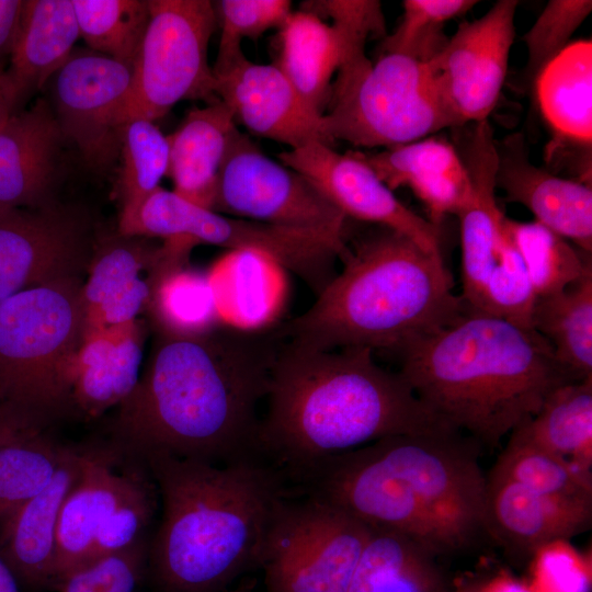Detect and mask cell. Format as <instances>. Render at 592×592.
<instances>
[{
    "mask_svg": "<svg viewBox=\"0 0 592 592\" xmlns=\"http://www.w3.org/2000/svg\"><path fill=\"white\" fill-rule=\"evenodd\" d=\"M503 229L526 267L537 297L556 294L592 273L591 253L537 221L503 217Z\"/></svg>",
    "mask_w": 592,
    "mask_h": 592,
    "instance_id": "cell-34",
    "label": "cell"
},
{
    "mask_svg": "<svg viewBox=\"0 0 592 592\" xmlns=\"http://www.w3.org/2000/svg\"><path fill=\"white\" fill-rule=\"evenodd\" d=\"M459 432L384 437L323 459L293 485L437 558L455 554L486 533L487 477Z\"/></svg>",
    "mask_w": 592,
    "mask_h": 592,
    "instance_id": "cell-2",
    "label": "cell"
},
{
    "mask_svg": "<svg viewBox=\"0 0 592 592\" xmlns=\"http://www.w3.org/2000/svg\"><path fill=\"white\" fill-rule=\"evenodd\" d=\"M81 286L77 276L57 278L0 303V399L45 424L71 406Z\"/></svg>",
    "mask_w": 592,
    "mask_h": 592,
    "instance_id": "cell-7",
    "label": "cell"
},
{
    "mask_svg": "<svg viewBox=\"0 0 592 592\" xmlns=\"http://www.w3.org/2000/svg\"><path fill=\"white\" fill-rule=\"evenodd\" d=\"M345 237L343 269L301 315L276 323L284 341L306 349L368 348L397 352L470 310L453 292L442 254L378 226Z\"/></svg>",
    "mask_w": 592,
    "mask_h": 592,
    "instance_id": "cell-6",
    "label": "cell"
},
{
    "mask_svg": "<svg viewBox=\"0 0 592 592\" xmlns=\"http://www.w3.org/2000/svg\"><path fill=\"white\" fill-rule=\"evenodd\" d=\"M69 447L42 432L0 445V523L45 489Z\"/></svg>",
    "mask_w": 592,
    "mask_h": 592,
    "instance_id": "cell-38",
    "label": "cell"
},
{
    "mask_svg": "<svg viewBox=\"0 0 592 592\" xmlns=\"http://www.w3.org/2000/svg\"><path fill=\"white\" fill-rule=\"evenodd\" d=\"M79 36L71 0H23L19 34L4 70L14 113L64 66Z\"/></svg>",
    "mask_w": 592,
    "mask_h": 592,
    "instance_id": "cell-26",
    "label": "cell"
},
{
    "mask_svg": "<svg viewBox=\"0 0 592 592\" xmlns=\"http://www.w3.org/2000/svg\"><path fill=\"white\" fill-rule=\"evenodd\" d=\"M592 523V500L531 490L506 479L487 478L485 532L508 553L532 557L542 546L570 539Z\"/></svg>",
    "mask_w": 592,
    "mask_h": 592,
    "instance_id": "cell-21",
    "label": "cell"
},
{
    "mask_svg": "<svg viewBox=\"0 0 592 592\" xmlns=\"http://www.w3.org/2000/svg\"><path fill=\"white\" fill-rule=\"evenodd\" d=\"M540 112L559 140L591 148L592 42L570 43L537 75Z\"/></svg>",
    "mask_w": 592,
    "mask_h": 592,
    "instance_id": "cell-30",
    "label": "cell"
},
{
    "mask_svg": "<svg viewBox=\"0 0 592 592\" xmlns=\"http://www.w3.org/2000/svg\"><path fill=\"white\" fill-rule=\"evenodd\" d=\"M225 592H255L254 582L242 581L236 588L227 589Z\"/></svg>",
    "mask_w": 592,
    "mask_h": 592,
    "instance_id": "cell-53",
    "label": "cell"
},
{
    "mask_svg": "<svg viewBox=\"0 0 592 592\" xmlns=\"http://www.w3.org/2000/svg\"><path fill=\"white\" fill-rule=\"evenodd\" d=\"M186 258L175 242L158 248L121 234L103 240L81 286L83 334L136 322L149 309L162 273Z\"/></svg>",
    "mask_w": 592,
    "mask_h": 592,
    "instance_id": "cell-17",
    "label": "cell"
},
{
    "mask_svg": "<svg viewBox=\"0 0 592 592\" xmlns=\"http://www.w3.org/2000/svg\"><path fill=\"white\" fill-rule=\"evenodd\" d=\"M532 326L576 378L592 376V273L535 304Z\"/></svg>",
    "mask_w": 592,
    "mask_h": 592,
    "instance_id": "cell-33",
    "label": "cell"
},
{
    "mask_svg": "<svg viewBox=\"0 0 592 592\" xmlns=\"http://www.w3.org/2000/svg\"><path fill=\"white\" fill-rule=\"evenodd\" d=\"M368 348L312 350L283 340L258 448L291 483L323 459L377 440L454 429ZM456 430V429H455Z\"/></svg>",
    "mask_w": 592,
    "mask_h": 592,
    "instance_id": "cell-3",
    "label": "cell"
},
{
    "mask_svg": "<svg viewBox=\"0 0 592 592\" xmlns=\"http://www.w3.org/2000/svg\"><path fill=\"white\" fill-rule=\"evenodd\" d=\"M4 70L0 69V125L14 113L5 84Z\"/></svg>",
    "mask_w": 592,
    "mask_h": 592,
    "instance_id": "cell-52",
    "label": "cell"
},
{
    "mask_svg": "<svg viewBox=\"0 0 592 592\" xmlns=\"http://www.w3.org/2000/svg\"><path fill=\"white\" fill-rule=\"evenodd\" d=\"M213 72L218 100L251 134L289 149L316 140L329 145L322 114L301 98L276 65L257 64L243 54Z\"/></svg>",
    "mask_w": 592,
    "mask_h": 592,
    "instance_id": "cell-18",
    "label": "cell"
},
{
    "mask_svg": "<svg viewBox=\"0 0 592 592\" xmlns=\"http://www.w3.org/2000/svg\"><path fill=\"white\" fill-rule=\"evenodd\" d=\"M477 3L475 0H405L398 26L385 37L384 53L431 61L448 41L444 25Z\"/></svg>",
    "mask_w": 592,
    "mask_h": 592,
    "instance_id": "cell-40",
    "label": "cell"
},
{
    "mask_svg": "<svg viewBox=\"0 0 592 592\" xmlns=\"http://www.w3.org/2000/svg\"><path fill=\"white\" fill-rule=\"evenodd\" d=\"M133 67L96 52L72 53L54 76V114L88 166L107 168L121 149Z\"/></svg>",
    "mask_w": 592,
    "mask_h": 592,
    "instance_id": "cell-14",
    "label": "cell"
},
{
    "mask_svg": "<svg viewBox=\"0 0 592 592\" xmlns=\"http://www.w3.org/2000/svg\"><path fill=\"white\" fill-rule=\"evenodd\" d=\"M285 270L254 250H229L206 274L223 326L261 331L278 323L287 283Z\"/></svg>",
    "mask_w": 592,
    "mask_h": 592,
    "instance_id": "cell-27",
    "label": "cell"
},
{
    "mask_svg": "<svg viewBox=\"0 0 592 592\" xmlns=\"http://www.w3.org/2000/svg\"><path fill=\"white\" fill-rule=\"evenodd\" d=\"M122 169L119 223L129 219L141 202L168 175L170 146L168 136L144 118L127 121L121 135Z\"/></svg>",
    "mask_w": 592,
    "mask_h": 592,
    "instance_id": "cell-39",
    "label": "cell"
},
{
    "mask_svg": "<svg viewBox=\"0 0 592 592\" xmlns=\"http://www.w3.org/2000/svg\"><path fill=\"white\" fill-rule=\"evenodd\" d=\"M503 235L502 250L486 282L478 312L501 318L524 329H533V312L538 297L523 260L504 229Z\"/></svg>",
    "mask_w": 592,
    "mask_h": 592,
    "instance_id": "cell-41",
    "label": "cell"
},
{
    "mask_svg": "<svg viewBox=\"0 0 592 592\" xmlns=\"http://www.w3.org/2000/svg\"><path fill=\"white\" fill-rule=\"evenodd\" d=\"M487 478L506 479L539 493L592 500V474L537 446L517 432L510 439Z\"/></svg>",
    "mask_w": 592,
    "mask_h": 592,
    "instance_id": "cell-35",
    "label": "cell"
},
{
    "mask_svg": "<svg viewBox=\"0 0 592 592\" xmlns=\"http://www.w3.org/2000/svg\"><path fill=\"white\" fill-rule=\"evenodd\" d=\"M455 127L428 62L384 53L342 68L332 83L322 114V132L331 146L391 148Z\"/></svg>",
    "mask_w": 592,
    "mask_h": 592,
    "instance_id": "cell-8",
    "label": "cell"
},
{
    "mask_svg": "<svg viewBox=\"0 0 592 592\" xmlns=\"http://www.w3.org/2000/svg\"><path fill=\"white\" fill-rule=\"evenodd\" d=\"M348 592H449V589L436 556L405 535L369 527Z\"/></svg>",
    "mask_w": 592,
    "mask_h": 592,
    "instance_id": "cell-31",
    "label": "cell"
},
{
    "mask_svg": "<svg viewBox=\"0 0 592 592\" xmlns=\"http://www.w3.org/2000/svg\"><path fill=\"white\" fill-rule=\"evenodd\" d=\"M0 401H2V400L0 399Z\"/></svg>",
    "mask_w": 592,
    "mask_h": 592,
    "instance_id": "cell-55",
    "label": "cell"
},
{
    "mask_svg": "<svg viewBox=\"0 0 592 592\" xmlns=\"http://www.w3.org/2000/svg\"><path fill=\"white\" fill-rule=\"evenodd\" d=\"M237 129L232 111L220 100L186 114L179 128L168 136V175L175 194L215 209L219 173Z\"/></svg>",
    "mask_w": 592,
    "mask_h": 592,
    "instance_id": "cell-29",
    "label": "cell"
},
{
    "mask_svg": "<svg viewBox=\"0 0 592 592\" xmlns=\"http://www.w3.org/2000/svg\"><path fill=\"white\" fill-rule=\"evenodd\" d=\"M282 342L274 327L160 331L146 369L118 405L116 433L125 448L214 464L260 456L258 408Z\"/></svg>",
    "mask_w": 592,
    "mask_h": 592,
    "instance_id": "cell-1",
    "label": "cell"
},
{
    "mask_svg": "<svg viewBox=\"0 0 592 592\" xmlns=\"http://www.w3.org/2000/svg\"><path fill=\"white\" fill-rule=\"evenodd\" d=\"M277 160L310 180L346 218L399 231L441 253L437 225L405 206L356 152L341 153L316 140L280 152Z\"/></svg>",
    "mask_w": 592,
    "mask_h": 592,
    "instance_id": "cell-15",
    "label": "cell"
},
{
    "mask_svg": "<svg viewBox=\"0 0 592 592\" xmlns=\"http://www.w3.org/2000/svg\"><path fill=\"white\" fill-rule=\"evenodd\" d=\"M141 358L137 322L84 333L75 362L71 405L90 417L118 406L139 379Z\"/></svg>",
    "mask_w": 592,
    "mask_h": 592,
    "instance_id": "cell-28",
    "label": "cell"
},
{
    "mask_svg": "<svg viewBox=\"0 0 592 592\" xmlns=\"http://www.w3.org/2000/svg\"><path fill=\"white\" fill-rule=\"evenodd\" d=\"M141 459L162 503L149 548L160 592H225L260 568L276 512L294 491L282 470L261 456L227 464L166 453Z\"/></svg>",
    "mask_w": 592,
    "mask_h": 592,
    "instance_id": "cell-4",
    "label": "cell"
},
{
    "mask_svg": "<svg viewBox=\"0 0 592 592\" xmlns=\"http://www.w3.org/2000/svg\"><path fill=\"white\" fill-rule=\"evenodd\" d=\"M591 10L590 0L548 1L522 38L527 50L525 86L534 82L540 70L570 44Z\"/></svg>",
    "mask_w": 592,
    "mask_h": 592,
    "instance_id": "cell-43",
    "label": "cell"
},
{
    "mask_svg": "<svg viewBox=\"0 0 592 592\" xmlns=\"http://www.w3.org/2000/svg\"><path fill=\"white\" fill-rule=\"evenodd\" d=\"M483 592H534L527 582H522L508 573H499L482 584Z\"/></svg>",
    "mask_w": 592,
    "mask_h": 592,
    "instance_id": "cell-49",
    "label": "cell"
},
{
    "mask_svg": "<svg viewBox=\"0 0 592 592\" xmlns=\"http://www.w3.org/2000/svg\"><path fill=\"white\" fill-rule=\"evenodd\" d=\"M45 425L33 415L0 401V445L42 432Z\"/></svg>",
    "mask_w": 592,
    "mask_h": 592,
    "instance_id": "cell-47",
    "label": "cell"
},
{
    "mask_svg": "<svg viewBox=\"0 0 592 592\" xmlns=\"http://www.w3.org/2000/svg\"><path fill=\"white\" fill-rule=\"evenodd\" d=\"M114 452L80 451V473L60 509L54 567V588L84 565L107 516L143 478L140 471L118 470Z\"/></svg>",
    "mask_w": 592,
    "mask_h": 592,
    "instance_id": "cell-23",
    "label": "cell"
},
{
    "mask_svg": "<svg viewBox=\"0 0 592 592\" xmlns=\"http://www.w3.org/2000/svg\"><path fill=\"white\" fill-rule=\"evenodd\" d=\"M531 560L527 583L534 592H591V561L568 539L539 547Z\"/></svg>",
    "mask_w": 592,
    "mask_h": 592,
    "instance_id": "cell-45",
    "label": "cell"
},
{
    "mask_svg": "<svg viewBox=\"0 0 592 592\" xmlns=\"http://www.w3.org/2000/svg\"><path fill=\"white\" fill-rule=\"evenodd\" d=\"M80 458V451L69 448L48 486L2 523L0 556L31 589L54 588L59 513L79 476Z\"/></svg>",
    "mask_w": 592,
    "mask_h": 592,
    "instance_id": "cell-25",
    "label": "cell"
},
{
    "mask_svg": "<svg viewBox=\"0 0 592 592\" xmlns=\"http://www.w3.org/2000/svg\"><path fill=\"white\" fill-rule=\"evenodd\" d=\"M456 592H483V591H482V584H480V585H471V587L463 588Z\"/></svg>",
    "mask_w": 592,
    "mask_h": 592,
    "instance_id": "cell-54",
    "label": "cell"
},
{
    "mask_svg": "<svg viewBox=\"0 0 592 592\" xmlns=\"http://www.w3.org/2000/svg\"><path fill=\"white\" fill-rule=\"evenodd\" d=\"M356 153L391 191L406 186L437 225L458 215L471 195V181L457 147L426 137L375 153Z\"/></svg>",
    "mask_w": 592,
    "mask_h": 592,
    "instance_id": "cell-24",
    "label": "cell"
},
{
    "mask_svg": "<svg viewBox=\"0 0 592 592\" xmlns=\"http://www.w3.org/2000/svg\"><path fill=\"white\" fill-rule=\"evenodd\" d=\"M368 533L344 510L294 489L265 543L264 592H348Z\"/></svg>",
    "mask_w": 592,
    "mask_h": 592,
    "instance_id": "cell-10",
    "label": "cell"
},
{
    "mask_svg": "<svg viewBox=\"0 0 592 592\" xmlns=\"http://www.w3.org/2000/svg\"><path fill=\"white\" fill-rule=\"evenodd\" d=\"M0 592H21L14 574L0 556Z\"/></svg>",
    "mask_w": 592,
    "mask_h": 592,
    "instance_id": "cell-51",
    "label": "cell"
},
{
    "mask_svg": "<svg viewBox=\"0 0 592 592\" xmlns=\"http://www.w3.org/2000/svg\"><path fill=\"white\" fill-rule=\"evenodd\" d=\"M496 187L506 200L522 204L535 221L567 239L585 253L592 250V190L533 164L520 133L497 141Z\"/></svg>",
    "mask_w": 592,
    "mask_h": 592,
    "instance_id": "cell-20",
    "label": "cell"
},
{
    "mask_svg": "<svg viewBox=\"0 0 592 592\" xmlns=\"http://www.w3.org/2000/svg\"><path fill=\"white\" fill-rule=\"evenodd\" d=\"M516 0L497 1L479 19L463 22L428 62L455 127L488 121L504 84L514 41Z\"/></svg>",
    "mask_w": 592,
    "mask_h": 592,
    "instance_id": "cell-13",
    "label": "cell"
},
{
    "mask_svg": "<svg viewBox=\"0 0 592 592\" xmlns=\"http://www.w3.org/2000/svg\"><path fill=\"white\" fill-rule=\"evenodd\" d=\"M513 431L592 474V376L557 387L537 413Z\"/></svg>",
    "mask_w": 592,
    "mask_h": 592,
    "instance_id": "cell-32",
    "label": "cell"
},
{
    "mask_svg": "<svg viewBox=\"0 0 592 592\" xmlns=\"http://www.w3.org/2000/svg\"><path fill=\"white\" fill-rule=\"evenodd\" d=\"M144 540L125 550L93 559L64 577L54 588L58 592H106L127 572L144 567Z\"/></svg>",
    "mask_w": 592,
    "mask_h": 592,
    "instance_id": "cell-46",
    "label": "cell"
},
{
    "mask_svg": "<svg viewBox=\"0 0 592 592\" xmlns=\"http://www.w3.org/2000/svg\"><path fill=\"white\" fill-rule=\"evenodd\" d=\"M82 215L54 205L0 208V303L57 278L76 276L88 259Z\"/></svg>",
    "mask_w": 592,
    "mask_h": 592,
    "instance_id": "cell-16",
    "label": "cell"
},
{
    "mask_svg": "<svg viewBox=\"0 0 592 592\" xmlns=\"http://www.w3.org/2000/svg\"><path fill=\"white\" fill-rule=\"evenodd\" d=\"M149 20L133 66V81L122 112L151 122L184 100H218L208 65V44L216 30L208 0H148Z\"/></svg>",
    "mask_w": 592,
    "mask_h": 592,
    "instance_id": "cell-9",
    "label": "cell"
},
{
    "mask_svg": "<svg viewBox=\"0 0 592 592\" xmlns=\"http://www.w3.org/2000/svg\"><path fill=\"white\" fill-rule=\"evenodd\" d=\"M458 150L470 177L471 195L457 215L460 220V295L471 311H479L486 282L497 264L504 235L496 198L497 140L488 121L469 124Z\"/></svg>",
    "mask_w": 592,
    "mask_h": 592,
    "instance_id": "cell-19",
    "label": "cell"
},
{
    "mask_svg": "<svg viewBox=\"0 0 592 592\" xmlns=\"http://www.w3.org/2000/svg\"><path fill=\"white\" fill-rule=\"evenodd\" d=\"M397 353L399 374L415 396L490 447L535 415L557 387L580 380L534 329L471 310Z\"/></svg>",
    "mask_w": 592,
    "mask_h": 592,
    "instance_id": "cell-5",
    "label": "cell"
},
{
    "mask_svg": "<svg viewBox=\"0 0 592 592\" xmlns=\"http://www.w3.org/2000/svg\"><path fill=\"white\" fill-rule=\"evenodd\" d=\"M184 263L164 271L156 285L149 309L160 331L191 335L223 326L207 275Z\"/></svg>",
    "mask_w": 592,
    "mask_h": 592,
    "instance_id": "cell-37",
    "label": "cell"
},
{
    "mask_svg": "<svg viewBox=\"0 0 592 592\" xmlns=\"http://www.w3.org/2000/svg\"><path fill=\"white\" fill-rule=\"evenodd\" d=\"M213 3L220 27L213 70L224 68L244 54L242 39H255L270 29H280L293 11L288 0H221Z\"/></svg>",
    "mask_w": 592,
    "mask_h": 592,
    "instance_id": "cell-42",
    "label": "cell"
},
{
    "mask_svg": "<svg viewBox=\"0 0 592 592\" xmlns=\"http://www.w3.org/2000/svg\"><path fill=\"white\" fill-rule=\"evenodd\" d=\"M144 477L102 524L87 562L115 554L144 540L156 506L152 488ZM86 562V563H87Z\"/></svg>",
    "mask_w": 592,
    "mask_h": 592,
    "instance_id": "cell-44",
    "label": "cell"
},
{
    "mask_svg": "<svg viewBox=\"0 0 592 592\" xmlns=\"http://www.w3.org/2000/svg\"><path fill=\"white\" fill-rule=\"evenodd\" d=\"M143 567L136 568L119 578L106 592H135L141 577Z\"/></svg>",
    "mask_w": 592,
    "mask_h": 592,
    "instance_id": "cell-50",
    "label": "cell"
},
{
    "mask_svg": "<svg viewBox=\"0 0 592 592\" xmlns=\"http://www.w3.org/2000/svg\"><path fill=\"white\" fill-rule=\"evenodd\" d=\"M317 12L331 18L332 24L309 11H292L280 27L275 65L301 98L323 114L334 75L365 56L367 38L385 33V19L379 1H320Z\"/></svg>",
    "mask_w": 592,
    "mask_h": 592,
    "instance_id": "cell-12",
    "label": "cell"
},
{
    "mask_svg": "<svg viewBox=\"0 0 592 592\" xmlns=\"http://www.w3.org/2000/svg\"><path fill=\"white\" fill-rule=\"evenodd\" d=\"M23 0H0V69H5L20 30Z\"/></svg>",
    "mask_w": 592,
    "mask_h": 592,
    "instance_id": "cell-48",
    "label": "cell"
},
{
    "mask_svg": "<svg viewBox=\"0 0 592 592\" xmlns=\"http://www.w3.org/2000/svg\"><path fill=\"white\" fill-rule=\"evenodd\" d=\"M71 1L89 47L133 67L148 25V0Z\"/></svg>",
    "mask_w": 592,
    "mask_h": 592,
    "instance_id": "cell-36",
    "label": "cell"
},
{
    "mask_svg": "<svg viewBox=\"0 0 592 592\" xmlns=\"http://www.w3.org/2000/svg\"><path fill=\"white\" fill-rule=\"evenodd\" d=\"M215 212L307 230L344 243L349 218L306 177L265 155L239 129L219 180Z\"/></svg>",
    "mask_w": 592,
    "mask_h": 592,
    "instance_id": "cell-11",
    "label": "cell"
},
{
    "mask_svg": "<svg viewBox=\"0 0 592 592\" xmlns=\"http://www.w3.org/2000/svg\"><path fill=\"white\" fill-rule=\"evenodd\" d=\"M65 140L52 106L38 99L0 125V208L52 204Z\"/></svg>",
    "mask_w": 592,
    "mask_h": 592,
    "instance_id": "cell-22",
    "label": "cell"
}]
</instances>
